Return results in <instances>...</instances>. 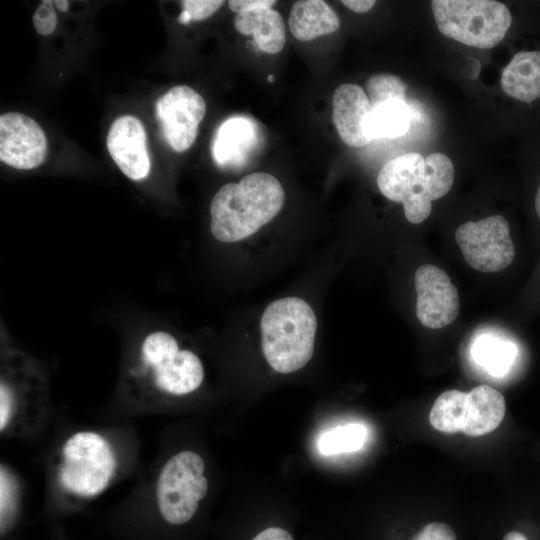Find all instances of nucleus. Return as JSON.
Here are the masks:
<instances>
[{
  "instance_id": "obj_1",
  "label": "nucleus",
  "mask_w": 540,
  "mask_h": 540,
  "mask_svg": "<svg viewBox=\"0 0 540 540\" xmlns=\"http://www.w3.org/2000/svg\"><path fill=\"white\" fill-rule=\"evenodd\" d=\"M204 471V460L193 451H182L170 457L157 477L153 511L123 537L160 540L164 529L187 524L208 491Z\"/></svg>"
},
{
  "instance_id": "obj_2",
  "label": "nucleus",
  "mask_w": 540,
  "mask_h": 540,
  "mask_svg": "<svg viewBox=\"0 0 540 540\" xmlns=\"http://www.w3.org/2000/svg\"><path fill=\"white\" fill-rule=\"evenodd\" d=\"M284 200L281 183L269 173H251L238 183H227L210 204L211 233L224 243L245 239L270 222Z\"/></svg>"
},
{
  "instance_id": "obj_3",
  "label": "nucleus",
  "mask_w": 540,
  "mask_h": 540,
  "mask_svg": "<svg viewBox=\"0 0 540 540\" xmlns=\"http://www.w3.org/2000/svg\"><path fill=\"white\" fill-rule=\"evenodd\" d=\"M454 174L448 156L411 152L387 162L378 173L377 186L387 199L403 204L410 223L419 224L430 215L432 201L450 191Z\"/></svg>"
},
{
  "instance_id": "obj_4",
  "label": "nucleus",
  "mask_w": 540,
  "mask_h": 540,
  "mask_svg": "<svg viewBox=\"0 0 540 540\" xmlns=\"http://www.w3.org/2000/svg\"><path fill=\"white\" fill-rule=\"evenodd\" d=\"M264 356L279 373H291L304 367L314 352L316 316L309 304L298 297L271 302L261 321Z\"/></svg>"
},
{
  "instance_id": "obj_5",
  "label": "nucleus",
  "mask_w": 540,
  "mask_h": 540,
  "mask_svg": "<svg viewBox=\"0 0 540 540\" xmlns=\"http://www.w3.org/2000/svg\"><path fill=\"white\" fill-rule=\"evenodd\" d=\"M116 469V453L108 439L95 431H78L62 445L57 476L63 491L88 500L108 487Z\"/></svg>"
},
{
  "instance_id": "obj_6",
  "label": "nucleus",
  "mask_w": 540,
  "mask_h": 540,
  "mask_svg": "<svg viewBox=\"0 0 540 540\" xmlns=\"http://www.w3.org/2000/svg\"><path fill=\"white\" fill-rule=\"evenodd\" d=\"M431 8L444 36L480 49L499 44L512 23L507 6L493 0H434Z\"/></svg>"
},
{
  "instance_id": "obj_7",
  "label": "nucleus",
  "mask_w": 540,
  "mask_h": 540,
  "mask_svg": "<svg viewBox=\"0 0 540 540\" xmlns=\"http://www.w3.org/2000/svg\"><path fill=\"white\" fill-rule=\"evenodd\" d=\"M141 372L154 389L171 396L187 395L203 382L204 368L199 357L181 349L168 332L156 330L147 334L139 348Z\"/></svg>"
},
{
  "instance_id": "obj_8",
  "label": "nucleus",
  "mask_w": 540,
  "mask_h": 540,
  "mask_svg": "<svg viewBox=\"0 0 540 540\" xmlns=\"http://www.w3.org/2000/svg\"><path fill=\"white\" fill-rule=\"evenodd\" d=\"M455 240L465 261L480 272L501 271L515 257L509 223L501 215L461 224L455 232Z\"/></svg>"
},
{
  "instance_id": "obj_9",
  "label": "nucleus",
  "mask_w": 540,
  "mask_h": 540,
  "mask_svg": "<svg viewBox=\"0 0 540 540\" xmlns=\"http://www.w3.org/2000/svg\"><path fill=\"white\" fill-rule=\"evenodd\" d=\"M205 113L204 98L187 85L174 86L155 102L161 136L176 152H184L193 145Z\"/></svg>"
},
{
  "instance_id": "obj_10",
  "label": "nucleus",
  "mask_w": 540,
  "mask_h": 540,
  "mask_svg": "<svg viewBox=\"0 0 540 540\" xmlns=\"http://www.w3.org/2000/svg\"><path fill=\"white\" fill-rule=\"evenodd\" d=\"M416 316L426 328L439 329L458 316V290L447 273L432 264H424L415 272Z\"/></svg>"
},
{
  "instance_id": "obj_11",
  "label": "nucleus",
  "mask_w": 540,
  "mask_h": 540,
  "mask_svg": "<svg viewBox=\"0 0 540 540\" xmlns=\"http://www.w3.org/2000/svg\"><path fill=\"white\" fill-rule=\"evenodd\" d=\"M46 153L45 133L33 118L18 112L0 116L2 163L18 170H31L43 164Z\"/></svg>"
},
{
  "instance_id": "obj_12",
  "label": "nucleus",
  "mask_w": 540,
  "mask_h": 540,
  "mask_svg": "<svg viewBox=\"0 0 540 540\" xmlns=\"http://www.w3.org/2000/svg\"><path fill=\"white\" fill-rule=\"evenodd\" d=\"M107 149L121 172L132 181L149 176L151 161L147 135L141 121L132 115L118 117L107 135Z\"/></svg>"
},
{
  "instance_id": "obj_13",
  "label": "nucleus",
  "mask_w": 540,
  "mask_h": 540,
  "mask_svg": "<svg viewBox=\"0 0 540 540\" xmlns=\"http://www.w3.org/2000/svg\"><path fill=\"white\" fill-rule=\"evenodd\" d=\"M261 145L258 125L246 116H232L217 128L211 143L214 163L224 170H237Z\"/></svg>"
},
{
  "instance_id": "obj_14",
  "label": "nucleus",
  "mask_w": 540,
  "mask_h": 540,
  "mask_svg": "<svg viewBox=\"0 0 540 540\" xmlns=\"http://www.w3.org/2000/svg\"><path fill=\"white\" fill-rule=\"evenodd\" d=\"M332 119L341 140L359 148L372 139L369 134L371 103L364 89L351 83L339 85L332 98Z\"/></svg>"
},
{
  "instance_id": "obj_15",
  "label": "nucleus",
  "mask_w": 540,
  "mask_h": 540,
  "mask_svg": "<svg viewBox=\"0 0 540 540\" xmlns=\"http://www.w3.org/2000/svg\"><path fill=\"white\" fill-rule=\"evenodd\" d=\"M506 410L504 396L488 385H479L464 394L460 432L481 436L495 430Z\"/></svg>"
},
{
  "instance_id": "obj_16",
  "label": "nucleus",
  "mask_w": 540,
  "mask_h": 540,
  "mask_svg": "<svg viewBox=\"0 0 540 540\" xmlns=\"http://www.w3.org/2000/svg\"><path fill=\"white\" fill-rule=\"evenodd\" d=\"M234 26L240 34L253 36L255 44L265 53L276 54L284 48V21L280 13L271 7L237 13Z\"/></svg>"
},
{
  "instance_id": "obj_17",
  "label": "nucleus",
  "mask_w": 540,
  "mask_h": 540,
  "mask_svg": "<svg viewBox=\"0 0 540 540\" xmlns=\"http://www.w3.org/2000/svg\"><path fill=\"white\" fill-rule=\"evenodd\" d=\"M288 25L297 40L310 41L336 32L340 20L325 1L299 0L291 8Z\"/></svg>"
},
{
  "instance_id": "obj_18",
  "label": "nucleus",
  "mask_w": 540,
  "mask_h": 540,
  "mask_svg": "<svg viewBox=\"0 0 540 540\" xmlns=\"http://www.w3.org/2000/svg\"><path fill=\"white\" fill-rule=\"evenodd\" d=\"M501 87L508 96L522 102L540 98V51L515 54L502 71Z\"/></svg>"
},
{
  "instance_id": "obj_19",
  "label": "nucleus",
  "mask_w": 540,
  "mask_h": 540,
  "mask_svg": "<svg viewBox=\"0 0 540 540\" xmlns=\"http://www.w3.org/2000/svg\"><path fill=\"white\" fill-rule=\"evenodd\" d=\"M414 112L406 100H390L372 107L369 119L371 139L396 138L404 135Z\"/></svg>"
},
{
  "instance_id": "obj_20",
  "label": "nucleus",
  "mask_w": 540,
  "mask_h": 540,
  "mask_svg": "<svg viewBox=\"0 0 540 540\" xmlns=\"http://www.w3.org/2000/svg\"><path fill=\"white\" fill-rule=\"evenodd\" d=\"M367 428L360 423H347L325 430L317 440V449L323 456L355 452L367 440Z\"/></svg>"
},
{
  "instance_id": "obj_21",
  "label": "nucleus",
  "mask_w": 540,
  "mask_h": 540,
  "mask_svg": "<svg viewBox=\"0 0 540 540\" xmlns=\"http://www.w3.org/2000/svg\"><path fill=\"white\" fill-rule=\"evenodd\" d=\"M515 347L500 339L484 337L474 344V360L493 376H502L515 358Z\"/></svg>"
},
{
  "instance_id": "obj_22",
  "label": "nucleus",
  "mask_w": 540,
  "mask_h": 540,
  "mask_svg": "<svg viewBox=\"0 0 540 540\" xmlns=\"http://www.w3.org/2000/svg\"><path fill=\"white\" fill-rule=\"evenodd\" d=\"M407 86L396 75L378 73L369 77L366 82V94L371 107L390 100H406Z\"/></svg>"
},
{
  "instance_id": "obj_23",
  "label": "nucleus",
  "mask_w": 540,
  "mask_h": 540,
  "mask_svg": "<svg viewBox=\"0 0 540 540\" xmlns=\"http://www.w3.org/2000/svg\"><path fill=\"white\" fill-rule=\"evenodd\" d=\"M222 0H184L181 1L183 11L178 22L188 24L190 21H201L213 15L222 5Z\"/></svg>"
},
{
  "instance_id": "obj_24",
  "label": "nucleus",
  "mask_w": 540,
  "mask_h": 540,
  "mask_svg": "<svg viewBox=\"0 0 540 540\" xmlns=\"http://www.w3.org/2000/svg\"><path fill=\"white\" fill-rule=\"evenodd\" d=\"M33 25L37 33L43 36L51 34L57 25V14L53 1H43L33 15Z\"/></svg>"
},
{
  "instance_id": "obj_25",
  "label": "nucleus",
  "mask_w": 540,
  "mask_h": 540,
  "mask_svg": "<svg viewBox=\"0 0 540 540\" xmlns=\"http://www.w3.org/2000/svg\"><path fill=\"white\" fill-rule=\"evenodd\" d=\"M412 540H456V535L449 525L431 522L425 525Z\"/></svg>"
},
{
  "instance_id": "obj_26",
  "label": "nucleus",
  "mask_w": 540,
  "mask_h": 540,
  "mask_svg": "<svg viewBox=\"0 0 540 540\" xmlns=\"http://www.w3.org/2000/svg\"><path fill=\"white\" fill-rule=\"evenodd\" d=\"M274 0H231L228 2L229 8L237 13L253 10L258 7H271Z\"/></svg>"
},
{
  "instance_id": "obj_27",
  "label": "nucleus",
  "mask_w": 540,
  "mask_h": 540,
  "mask_svg": "<svg viewBox=\"0 0 540 540\" xmlns=\"http://www.w3.org/2000/svg\"><path fill=\"white\" fill-rule=\"evenodd\" d=\"M253 540H293V538L282 528L270 527L260 532Z\"/></svg>"
},
{
  "instance_id": "obj_28",
  "label": "nucleus",
  "mask_w": 540,
  "mask_h": 540,
  "mask_svg": "<svg viewBox=\"0 0 540 540\" xmlns=\"http://www.w3.org/2000/svg\"><path fill=\"white\" fill-rule=\"evenodd\" d=\"M341 3L350 10L357 13H365L371 10L376 1L373 0H342Z\"/></svg>"
},
{
  "instance_id": "obj_29",
  "label": "nucleus",
  "mask_w": 540,
  "mask_h": 540,
  "mask_svg": "<svg viewBox=\"0 0 540 540\" xmlns=\"http://www.w3.org/2000/svg\"><path fill=\"white\" fill-rule=\"evenodd\" d=\"M502 540H527V538L520 532L511 531L505 534Z\"/></svg>"
},
{
  "instance_id": "obj_30",
  "label": "nucleus",
  "mask_w": 540,
  "mask_h": 540,
  "mask_svg": "<svg viewBox=\"0 0 540 540\" xmlns=\"http://www.w3.org/2000/svg\"><path fill=\"white\" fill-rule=\"evenodd\" d=\"M53 5L61 12H67L69 9V2L66 0L53 1Z\"/></svg>"
},
{
  "instance_id": "obj_31",
  "label": "nucleus",
  "mask_w": 540,
  "mask_h": 540,
  "mask_svg": "<svg viewBox=\"0 0 540 540\" xmlns=\"http://www.w3.org/2000/svg\"><path fill=\"white\" fill-rule=\"evenodd\" d=\"M535 210L540 219V184L538 186V190L535 196Z\"/></svg>"
},
{
  "instance_id": "obj_32",
  "label": "nucleus",
  "mask_w": 540,
  "mask_h": 540,
  "mask_svg": "<svg viewBox=\"0 0 540 540\" xmlns=\"http://www.w3.org/2000/svg\"><path fill=\"white\" fill-rule=\"evenodd\" d=\"M53 540H66V539H65L63 533L60 532V530H57V531L54 533Z\"/></svg>"
},
{
  "instance_id": "obj_33",
  "label": "nucleus",
  "mask_w": 540,
  "mask_h": 540,
  "mask_svg": "<svg viewBox=\"0 0 540 540\" xmlns=\"http://www.w3.org/2000/svg\"><path fill=\"white\" fill-rule=\"evenodd\" d=\"M268 80H269V81H273L272 75H269V76H268Z\"/></svg>"
}]
</instances>
